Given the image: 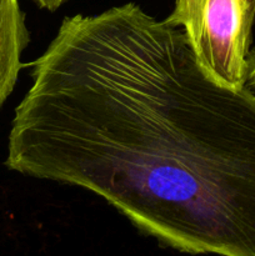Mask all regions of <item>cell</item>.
Here are the masks:
<instances>
[{"label": "cell", "mask_w": 255, "mask_h": 256, "mask_svg": "<svg viewBox=\"0 0 255 256\" xmlns=\"http://www.w3.org/2000/svg\"><path fill=\"white\" fill-rule=\"evenodd\" d=\"M5 165L82 188L188 254L255 256V96L135 2L66 16L32 64Z\"/></svg>", "instance_id": "1"}, {"label": "cell", "mask_w": 255, "mask_h": 256, "mask_svg": "<svg viewBox=\"0 0 255 256\" xmlns=\"http://www.w3.org/2000/svg\"><path fill=\"white\" fill-rule=\"evenodd\" d=\"M255 0H175L165 22L182 28L200 66L220 85L242 89Z\"/></svg>", "instance_id": "2"}, {"label": "cell", "mask_w": 255, "mask_h": 256, "mask_svg": "<svg viewBox=\"0 0 255 256\" xmlns=\"http://www.w3.org/2000/svg\"><path fill=\"white\" fill-rule=\"evenodd\" d=\"M30 42L19 0H0V106L14 90L24 64L22 54Z\"/></svg>", "instance_id": "3"}, {"label": "cell", "mask_w": 255, "mask_h": 256, "mask_svg": "<svg viewBox=\"0 0 255 256\" xmlns=\"http://www.w3.org/2000/svg\"><path fill=\"white\" fill-rule=\"evenodd\" d=\"M245 89L255 96V50L250 52L246 60V76H245Z\"/></svg>", "instance_id": "4"}, {"label": "cell", "mask_w": 255, "mask_h": 256, "mask_svg": "<svg viewBox=\"0 0 255 256\" xmlns=\"http://www.w3.org/2000/svg\"><path fill=\"white\" fill-rule=\"evenodd\" d=\"M35 4L38 5L42 9H46L49 12H55V10L59 9L64 2H66L68 0H32Z\"/></svg>", "instance_id": "5"}]
</instances>
